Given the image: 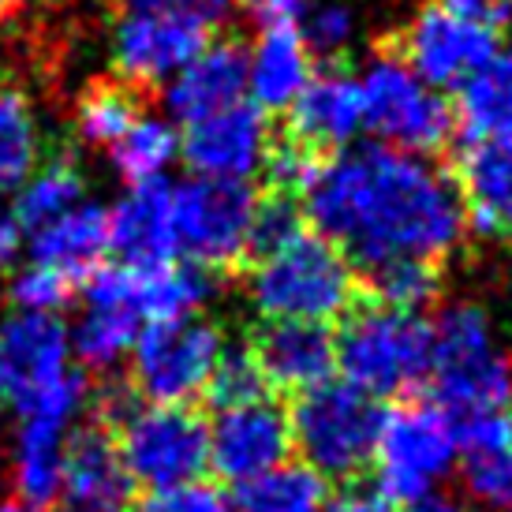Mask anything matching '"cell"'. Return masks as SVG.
Wrapping results in <instances>:
<instances>
[{
	"label": "cell",
	"instance_id": "cell-1",
	"mask_svg": "<svg viewBox=\"0 0 512 512\" xmlns=\"http://www.w3.org/2000/svg\"><path fill=\"white\" fill-rule=\"evenodd\" d=\"M299 195L314 232L367 273L404 258L438 266L468 228L449 172L430 157L382 143L329 154Z\"/></svg>",
	"mask_w": 512,
	"mask_h": 512
},
{
	"label": "cell",
	"instance_id": "cell-2",
	"mask_svg": "<svg viewBox=\"0 0 512 512\" xmlns=\"http://www.w3.org/2000/svg\"><path fill=\"white\" fill-rule=\"evenodd\" d=\"M434 404L464 430L512 408V356L483 303L456 299L430 322Z\"/></svg>",
	"mask_w": 512,
	"mask_h": 512
},
{
	"label": "cell",
	"instance_id": "cell-3",
	"mask_svg": "<svg viewBox=\"0 0 512 512\" xmlns=\"http://www.w3.org/2000/svg\"><path fill=\"white\" fill-rule=\"evenodd\" d=\"M247 296L266 322L329 326L356 303V266L337 243L299 228L296 236L258 255Z\"/></svg>",
	"mask_w": 512,
	"mask_h": 512
},
{
	"label": "cell",
	"instance_id": "cell-4",
	"mask_svg": "<svg viewBox=\"0 0 512 512\" xmlns=\"http://www.w3.org/2000/svg\"><path fill=\"white\" fill-rule=\"evenodd\" d=\"M72 337L57 314L15 311L0 322V408L79 419L86 378L72 363Z\"/></svg>",
	"mask_w": 512,
	"mask_h": 512
},
{
	"label": "cell",
	"instance_id": "cell-5",
	"mask_svg": "<svg viewBox=\"0 0 512 512\" xmlns=\"http://www.w3.org/2000/svg\"><path fill=\"white\" fill-rule=\"evenodd\" d=\"M430 322L423 314L370 303L352 311L337 333V370L370 400L412 393L430 374Z\"/></svg>",
	"mask_w": 512,
	"mask_h": 512
},
{
	"label": "cell",
	"instance_id": "cell-6",
	"mask_svg": "<svg viewBox=\"0 0 512 512\" xmlns=\"http://www.w3.org/2000/svg\"><path fill=\"white\" fill-rule=\"evenodd\" d=\"M460 464V427L438 404H397L382 412L370 468L378 494L393 505H419L434 498Z\"/></svg>",
	"mask_w": 512,
	"mask_h": 512
},
{
	"label": "cell",
	"instance_id": "cell-7",
	"mask_svg": "<svg viewBox=\"0 0 512 512\" xmlns=\"http://www.w3.org/2000/svg\"><path fill=\"white\" fill-rule=\"evenodd\" d=\"M288 427L292 449L307 468L318 471L326 483H348L374 460L382 412L348 382H326L299 393L296 408L288 412Z\"/></svg>",
	"mask_w": 512,
	"mask_h": 512
},
{
	"label": "cell",
	"instance_id": "cell-8",
	"mask_svg": "<svg viewBox=\"0 0 512 512\" xmlns=\"http://www.w3.org/2000/svg\"><path fill=\"white\" fill-rule=\"evenodd\" d=\"M363 120L382 146L430 157L453 139V105L441 90L423 83L400 60V53H378L359 72Z\"/></svg>",
	"mask_w": 512,
	"mask_h": 512
},
{
	"label": "cell",
	"instance_id": "cell-9",
	"mask_svg": "<svg viewBox=\"0 0 512 512\" xmlns=\"http://www.w3.org/2000/svg\"><path fill=\"white\" fill-rule=\"evenodd\" d=\"M225 337L199 314L176 322H150L139 329L131 348V378L150 404L187 408L206 393L217 363L225 356Z\"/></svg>",
	"mask_w": 512,
	"mask_h": 512
},
{
	"label": "cell",
	"instance_id": "cell-10",
	"mask_svg": "<svg viewBox=\"0 0 512 512\" xmlns=\"http://www.w3.org/2000/svg\"><path fill=\"white\" fill-rule=\"evenodd\" d=\"M258 199L251 184L191 176L172 187L176 251L199 270H228L251 255Z\"/></svg>",
	"mask_w": 512,
	"mask_h": 512
},
{
	"label": "cell",
	"instance_id": "cell-11",
	"mask_svg": "<svg viewBox=\"0 0 512 512\" xmlns=\"http://www.w3.org/2000/svg\"><path fill=\"white\" fill-rule=\"evenodd\" d=\"M116 453L131 483L146 490H169L202 479L206 471V423L191 408L143 404L120 415Z\"/></svg>",
	"mask_w": 512,
	"mask_h": 512
},
{
	"label": "cell",
	"instance_id": "cell-12",
	"mask_svg": "<svg viewBox=\"0 0 512 512\" xmlns=\"http://www.w3.org/2000/svg\"><path fill=\"white\" fill-rule=\"evenodd\" d=\"M288 453H292L288 412H281L266 397L217 408V419L206 423V468H214L217 479L232 486L251 483L258 475L288 464Z\"/></svg>",
	"mask_w": 512,
	"mask_h": 512
},
{
	"label": "cell",
	"instance_id": "cell-13",
	"mask_svg": "<svg viewBox=\"0 0 512 512\" xmlns=\"http://www.w3.org/2000/svg\"><path fill=\"white\" fill-rule=\"evenodd\" d=\"M273 154V128L255 101H240L232 109L187 124L180 135V157L195 176L247 184L266 172Z\"/></svg>",
	"mask_w": 512,
	"mask_h": 512
},
{
	"label": "cell",
	"instance_id": "cell-14",
	"mask_svg": "<svg viewBox=\"0 0 512 512\" xmlns=\"http://www.w3.org/2000/svg\"><path fill=\"white\" fill-rule=\"evenodd\" d=\"M501 49V34L449 15L441 4H423L400 38V60L434 90H456L475 68Z\"/></svg>",
	"mask_w": 512,
	"mask_h": 512
},
{
	"label": "cell",
	"instance_id": "cell-15",
	"mask_svg": "<svg viewBox=\"0 0 512 512\" xmlns=\"http://www.w3.org/2000/svg\"><path fill=\"white\" fill-rule=\"evenodd\" d=\"M139 329H143V314L131 299L128 266H98L86 277L83 311L68 329L72 356L83 367L113 370L131 356Z\"/></svg>",
	"mask_w": 512,
	"mask_h": 512
},
{
	"label": "cell",
	"instance_id": "cell-16",
	"mask_svg": "<svg viewBox=\"0 0 512 512\" xmlns=\"http://www.w3.org/2000/svg\"><path fill=\"white\" fill-rule=\"evenodd\" d=\"M206 45V27L180 15L124 12L113 27V68L124 86H165Z\"/></svg>",
	"mask_w": 512,
	"mask_h": 512
},
{
	"label": "cell",
	"instance_id": "cell-17",
	"mask_svg": "<svg viewBox=\"0 0 512 512\" xmlns=\"http://www.w3.org/2000/svg\"><path fill=\"white\" fill-rule=\"evenodd\" d=\"M288 120H292V143L307 146L311 154H341L356 146V139L367 131L359 75L344 68L311 75L303 94L288 105Z\"/></svg>",
	"mask_w": 512,
	"mask_h": 512
},
{
	"label": "cell",
	"instance_id": "cell-18",
	"mask_svg": "<svg viewBox=\"0 0 512 512\" xmlns=\"http://www.w3.org/2000/svg\"><path fill=\"white\" fill-rule=\"evenodd\" d=\"M172 124H195L247 101V53L236 42H206L161 86Z\"/></svg>",
	"mask_w": 512,
	"mask_h": 512
},
{
	"label": "cell",
	"instance_id": "cell-19",
	"mask_svg": "<svg viewBox=\"0 0 512 512\" xmlns=\"http://www.w3.org/2000/svg\"><path fill=\"white\" fill-rule=\"evenodd\" d=\"M255 359L266 385L285 393H307L333 382L337 337L314 322H266L255 341Z\"/></svg>",
	"mask_w": 512,
	"mask_h": 512
},
{
	"label": "cell",
	"instance_id": "cell-20",
	"mask_svg": "<svg viewBox=\"0 0 512 512\" xmlns=\"http://www.w3.org/2000/svg\"><path fill=\"white\" fill-rule=\"evenodd\" d=\"M247 53V94L262 113H281L314 75V53L292 19L262 23Z\"/></svg>",
	"mask_w": 512,
	"mask_h": 512
},
{
	"label": "cell",
	"instance_id": "cell-21",
	"mask_svg": "<svg viewBox=\"0 0 512 512\" xmlns=\"http://www.w3.org/2000/svg\"><path fill=\"white\" fill-rule=\"evenodd\" d=\"M109 214V251L124 258V266H157L176 255V221H172V187L131 184L113 202Z\"/></svg>",
	"mask_w": 512,
	"mask_h": 512
},
{
	"label": "cell",
	"instance_id": "cell-22",
	"mask_svg": "<svg viewBox=\"0 0 512 512\" xmlns=\"http://www.w3.org/2000/svg\"><path fill=\"white\" fill-rule=\"evenodd\" d=\"M131 479L116 453V438L105 430H75L68 441L60 498L64 512H120L128 501Z\"/></svg>",
	"mask_w": 512,
	"mask_h": 512
},
{
	"label": "cell",
	"instance_id": "cell-23",
	"mask_svg": "<svg viewBox=\"0 0 512 512\" xmlns=\"http://www.w3.org/2000/svg\"><path fill=\"white\" fill-rule=\"evenodd\" d=\"M456 191L471 225L512 240V139L471 143L460 157Z\"/></svg>",
	"mask_w": 512,
	"mask_h": 512
},
{
	"label": "cell",
	"instance_id": "cell-24",
	"mask_svg": "<svg viewBox=\"0 0 512 512\" xmlns=\"http://www.w3.org/2000/svg\"><path fill=\"white\" fill-rule=\"evenodd\" d=\"M75 434V419L64 415H23L12 438V483L19 501L42 509L60 498L68 441Z\"/></svg>",
	"mask_w": 512,
	"mask_h": 512
},
{
	"label": "cell",
	"instance_id": "cell-25",
	"mask_svg": "<svg viewBox=\"0 0 512 512\" xmlns=\"http://www.w3.org/2000/svg\"><path fill=\"white\" fill-rule=\"evenodd\" d=\"M30 262L53 266L64 277H90L101 266V258L109 251V214L98 202H79L57 221L27 232Z\"/></svg>",
	"mask_w": 512,
	"mask_h": 512
},
{
	"label": "cell",
	"instance_id": "cell-26",
	"mask_svg": "<svg viewBox=\"0 0 512 512\" xmlns=\"http://www.w3.org/2000/svg\"><path fill=\"white\" fill-rule=\"evenodd\" d=\"M460 483L483 512H512V427L509 412L460 430Z\"/></svg>",
	"mask_w": 512,
	"mask_h": 512
},
{
	"label": "cell",
	"instance_id": "cell-27",
	"mask_svg": "<svg viewBox=\"0 0 512 512\" xmlns=\"http://www.w3.org/2000/svg\"><path fill=\"white\" fill-rule=\"evenodd\" d=\"M453 120L471 143L512 139V49H498L456 86Z\"/></svg>",
	"mask_w": 512,
	"mask_h": 512
},
{
	"label": "cell",
	"instance_id": "cell-28",
	"mask_svg": "<svg viewBox=\"0 0 512 512\" xmlns=\"http://www.w3.org/2000/svg\"><path fill=\"white\" fill-rule=\"evenodd\" d=\"M131 299L143 314V322H176L191 318L206 307L214 292L210 273L191 266V262H157V266H128Z\"/></svg>",
	"mask_w": 512,
	"mask_h": 512
},
{
	"label": "cell",
	"instance_id": "cell-29",
	"mask_svg": "<svg viewBox=\"0 0 512 512\" xmlns=\"http://www.w3.org/2000/svg\"><path fill=\"white\" fill-rule=\"evenodd\" d=\"M109 165L124 184H157L180 161V131L169 116L139 113L109 150Z\"/></svg>",
	"mask_w": 512,
	"mask_h": 512
},
{
	"label": "cell",
	"instance_id": "cell-30",
	"mask_svg": "<svg viewBox=\"0 0 512 512\" xmlns=\"http://www.w3.org/2000/svg\"><path fill=\"white\" fill-rule=\"evenodd\" d=\"M329 501V483L307 464H281L236 486L228 501L232 512H322Z\"/></svg>",
	"mask_w": 512,
	"mask_h": 512
},
{
	"label": "cell",
	"instance_id": "cell-31",
	"mask_svg": "<svg viewBox=\"0 0 512 512\" xmlns=\"http://www.w3.org/2000/svg\"><path fill=\"white\" fill-rule=\"evenodd\" d=\"M83 199H86L83 172L75 169L72 161H49V165H38L19 184L12 214L23 225V232H34V228L57 221L60 214H68Z\"/></svg>",
	"mask_w": 512,
	"mask_h": 512
},
{
	"label": "cell",
	"instance_id": "cell-32",
	"mask_svg": "<svg viewBox=\"0 0 512 512\" xmlns=\"http://www.w3.org/2000/svg\"><path fill=\"white\" fill-rule=\"evenodd\" d=\"M42 165V124L19 90H0V195L19 191V184Z\"/></svg>",
	"mask_w": 512,
	"mask_h": 512
},
{
	"label": "cell",
	"instance_id": "cell-33",
	"mask_svg": "<svg viewBox=\"0 0 512 512\" xmlns=\"http://www.w3.org/2000/svg\"><path fill=\"white\" fill-rule=\"evenodd\" d=\"M139 113L143 109H139V101L131 98L128 86H94L75 105V135H79L83 146L105 154L131 128V120Z\"/></svg>",
	"mask_w": 512,
	"mask_h": 512
},
{
	"label": "cell",
	"instance_id": "cell-34",
	"mask_svg": "<svg viewBox=\"0 0 512 512\" xmlns=\"http://www.w3.org/2000/svg\"><path fill=\"white\" fill-rule=\"evenodd\" d=\"M299 34L314 57L337 60L359 42V12L352 0H311L303 8Z\"/></svg>",
	"mask_w": 512,
	"mask_h": 512
},
{
	"label": "cell",
	"instance_id": "cell-35",
	"mask_svg": "<svg viewBox=\"0 0 512 512\" xmlns=\"http://www.w3.org/2000/svg\"><path fill=\"white\" fill-rule=\"evenodd\" d=\"M370 288L382 307L419 314L438 296V270L430 262H412V258L385 262L378 270H370Z\"/></svg>",
	"mask_w": 512,
	"mask_h": 512
},
{
	"label": "cell",
	"instance_id": "cell-36",
	"mask_svg": "<svg viewBox=\"0 0 512 512\" xmlns=\"http://www.w3.org/2000/svg\"><path fill=\"white\" fill-rule=\"evenodd\" d=\"M72 292V277H64L53 266H42V262H27L23 270H15L12 285H8L15 311L27 314H57L64 303H72Z\"/></svg>",
	"mask_w": 512,
	"mask_h": 512
},
{
	"label": "cell",
	"instance_id": "cell-37",
	"mask_svg": "<svg viewBox=\"0 0 512 512\" xmlns=\"http://www.w3.org/2000/svg\"><path fill=\"white\" fill-rule=\"evenodd\" d=\"M206 393L217 400V408H232V404H247V400L266 397V378H262V370H258L255 352L225 348V356L217 363L214 378L206 385Z\"/></svg>",
	"mask_w": 512,
	"mask_h": 512
},
{
	"label": "cell",
	"instance_id": "cell-38",
	"mask_svg": "<svg viewBox=\"0 0 512 512\" xmlns=\"http://www.w3.org/2000/svg\"><path fill=\"white\" fill-rule=\"evenodd\" d=\"M131 512H232V505L217 486L195 479L169 490H146V498Z\"/></svg>",
	"mask_w": 512,
	"mask_h": 512
},
{
	"label": "cell",
	"instance_id": "cell-39",
	"mask_svg": "<svg viewBox=\"0 0 512 512\" xmlns=\"http://www.w3.org/2000/svg\"><path fill=\"white\" fill-rule=\"evenodd\" d=\"M299 228H303V217H299V210L285 195L258 199L255 228H251V255H262V251H270L277 243H285L288 236H296Z\"/></svg>",
	"mask_w": 512,
	"mask_h": 512
},
{
	"label": "cell",
	"instance_id": "cell-40",
	"mask_svg": "<svg viewBox=\"0 0 512 512\" xmlns=\"http://www.w3.org/2000/svg\"><path fill=\"white\" fill-rule=\"evenodd\" d=\"M124 12H154V15H180L199 27H217L225 23L236 0H113Z\"/></svg>",
	"mask_w": 512,
	"mask_h": 512
},
{
	"label": "cell",
	"instance_id": "cell-41",
	"mask_svg": "<svg viewBox=\"0 0 512 512\" xmlns=\"http://www.w3.org/2000/svg\"><path fill=\"white\" fill-rule=\"evenodd\" d=\"M314 165H318V161H314V154L307 146L288 143V146H281V150L273 146L266 172H270V180L281 187V191H303L307 180H311Z\"/></svg>",
	"mask_w": 512,
	"mask_h": 512
},
{
	"label": "cell",
	"instance_id": "cell-42",
	"mask_svg": "<svg viewBox=\"0 0 512 512\" xmlns=\"http://www.w3.org/2000/svg\"><path fill=\"white\" fill-rule=\"evenodd\" d=\"M434 4H441L445 12L464 23L486 27L494 34H501L512 23V0H434Z\"/></svg>",
	"mask_w": 512,
	"mask_h": 512
},
{
	"label": "cell",
	"instance_id": "cell-43",
	"mask_svg": "<svg viewBox=\"0 0 512 512\" xmlns=\"http://www.w3.org/2000/svg\"><path fill=\"white\" fill-rule=\"evenodd\" d=\"M322 512H397V505L382 498L378 490H344L337 498H329Z\"/></svg>",
	"mask_w": 512,
	"mask_h": 512
},
{
	"label": "cell",
	"instance_id": "cell-44",
	"mask_svg": "<svg viewBox=\"0 0 512 512\" xmlns=\"http://www.w3.org/2000/svg\"><path fill=\"white\" fill-rule=\"evenodd\" d=\"M23 247H27V232H23V225L15 221L12 210L0 206V273L12 270L15 258L23 255Z\"/></svg>",
	"mask_w": 512,
	"mask_h": 512
},
{
	"label": "cell",
	"instance_id": "cell-45",
	"mask_svg": "<svg viewBox=\"0 0 512 512\" xmlns=\"http://www.w3.org/2000/svg\"><path fill=\"white\" fill-rule=\"evenodd\" d=\"M240 8H247L251 15H258L262 23H273V19H292L299 15L311 0H236Z\"/></svg>",
	"mask_w": 512,
	"mask_h": 512
},
{
	"label": "cell",
	"instance_id": "cell-46",
	"mask_svg": "<svg viewBox=\"0 0 512 512\" xmlns=\"http://www.w3.org/2000/svg\"><path fill=\"white\" fill-rule=\"evenodd\" d=\"M412 512H483L475 509L471 501H460V498H445V494H434V498L419 501V505H412Z\"/></svg>",
	"mask_w": 512,
	"mask_h": 512
},
{
	"label": "cell",
	"instance_id": "cell-47",
	"mask_svg": "<svg viewBox=\"0 0 512 512\" xmlns=\"http://www.w3.org/2000/svg\"><path fill=\"white\" fill-rule=\"evenodd\" d=\"M23 4H27V0H0V27H4V23H8Z\"/></svg>",
	"mask_w": 512,
	"mask_h": 512
},
{
	"label": "cell",
	"instance_id": "cell-48",
	"mask_svg": "<svg viewBox=\"0 0 512 512\" xmlns=\"http://www.w3.org/2000/svg\"><path fill=\"white\" fill-rule=\"evenodd\" d=\"M0 512H42V509H34L27 501H0Z\"/></svg>",
	"mask_w": 512,
	"mask_h": 512
},
{
	"label": "cell",
	"instance_id": "cell-49",
	"mask_svg": "<svg viewBox=\"0 0 512 512\" xmlns=\"http://www.w3.org/2000/svg\"><path fill=\"white\" fill-rule=\"evenodd\" d=\"M0 427H4V408H0Z\"/></svg>",
	"mask_w": 512,
	"mask_h": 512
},
{
	"label": "cell",
	"instance_id": "cell-50",
	"mask_svg": "<svg viewBox=\"0 0 512 512\" xmlns=\"http://www.w3.org/2000/svg\"><path fill=\"white\" fill-rule=\"evenodd\" d=\"M509 427H512V412H509Z\"/></svg>",
	"mask_w": 512,
	"mask_h": 512
}]
</instances>
